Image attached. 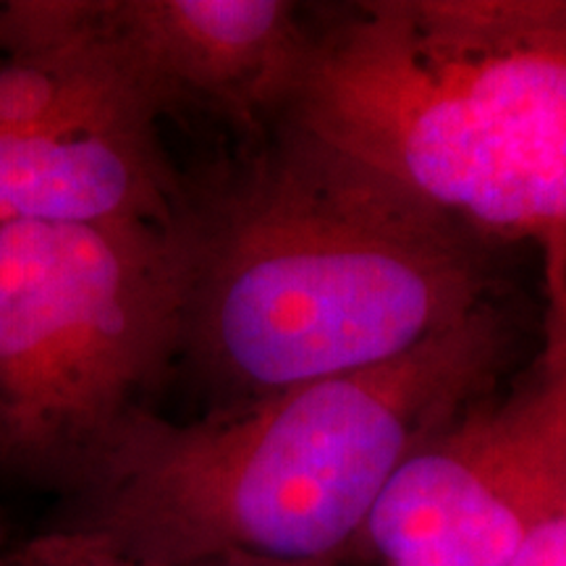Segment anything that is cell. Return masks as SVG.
Listing matches in <instances>:
<instances>
[{"instance_id": "cell-1", "label": "cell", "mask_w": 566, "mask_h": 566, "mask_svg": "<svg viewBox=\"0 0 566 566\" xmlns=\"http://www.w3.org/2000/svg\"><path fill=\"white\" fill-rule=\"evenodd\" d=\"M176 367L208 409L394 363L493 302L491 244L294 124L179 174Z\"/></svg>"}, {"instance_id": "cell-2", "label": "cell", "mask_w": 566, "mask_h": 566, "mask_svg": "<svg viewBox=\"0 0 566 566\" xmlns=\"http://www.w3.org/2000/svg\"><path fill=\"white\" fill-rule=\"evenodd\" d=\"M514 328L499 302L394 363L208 409H137L45 527L153 566L221 556L338 562L420 446L499 386Z\"/></svg>"}, {"instance_id": "cell-3", "label": "cell", "mask_w": 566, "mask_h": 566, "mask_svg": "<svg viewBox=\"0 0 566 566\" xmlns=\"http://www.w3.org/2000/svg\"><path fill=\"white\" fill-rule=\"evenodd\" d=\"M281 122L488 242H566V0L352 6Z\"/></svg>"}, {"instance_id": "cell-4", "label": "cell", "mask_w": 566, "mask_h": 566, "mask_svg": "<svg viewBox=\"0 0 566 566\" xmlns=\"http://www.w3.org/2000/svg\"><path fill=\"white\" fill-rule=\"evenodd\" d=\"M181 260L142 221L0 226V480L66 499L179 363Z\"/></svg>"}, {"instance_id": "cell-5", "label": "cell", "mask_w": 566, "mask_h": 566, "mask_svg": "<svg viewBox=\"0 0 566 566\" xmlns=\"http://www.w3.org/2000/svg\"><path fill=\"white\" fill-rule=\"evenodd\" d=\"M543 250V349L430 436L380 493L363 543L384 566H509L566 464V242Z\"/></svg>"}, {"instance_id": "cell-6", "label": "cell", "mask_w": 566, "mask_h": 566, "mask_svg": "<svg viewBox=\"0 0 566 566\" xmlns=\"http://www.w3.org/2000/svg\"><path fill=\"white\" fill-rule=\"evenodd\" d=\"M80 30L155 122L192 113L244 139L286 116L315 42L286 0H80Z\"/></svg>"}, {"instance_id": "cell-7", "label": "cell", "mask_w": 566, "mask_h": 566, "mask_svg": "<svg viewBox=\"0 0 566 566\" xmlns=\"http://www.w3.org/2000/svg\"><path fill=\"white\" fill-rule=\"evenodd\" d=\"M176 192L179 171L158 134L0 132V226H166Z\"/></svg>"}, {"instance_id": "cell-8", "label": "cell", "mask_w": 566, "mask_h": 566, "mask_svg": "<svg viewBox=\"0 0 566 566\" xmlns=\"http://www.w3.org/2000/svg\"><path fill=\"white\" fill-rule=\"evenodd\" d=\"M0 566H153L126 556L103 537L42 527L0 548Z\"/></svg>"}, {"instance_id": "cell-9", "label": "cell", "mask_w": 566, "mask_h": 566, "mask_svg": "<svg viewBox=\"0 0 566 566\" xmlns=\"http://www.w3.org/2000/svg\"><path fill=\"white\" fill-rule=\"evenodd\" d=\"M509 566H566V464L554 495Z\"/></svg>"}, {"instance_id": "cell-10", "label": "cell", "mask_w": 566, "mask_h": 566, "mask_svg": "<svg viewBox=\"0 0 566 566\" xmlns=\"http://www.w3.org/2000/svg\"><path fill=\"white\" fill-rule=\"evenodd\" d=\"M197 566H338V562H279V558H258V556H221L210 558Z\"/></svg>"}, {"instance_id": "cell-11", "label": "cell", "mask_w": 566, "mask_h": 566, "mask_svg": "<svg viewBox=\"0 0 566 566\" xmlns=\"http://www.w3.org/2000/svg\"><path fill=\"white\" fill-rule=\"evenodd\" d=\"M11 53V17H9V0L0 3V59H9Z\"/></svg>"}, {"instance_id": "cell-12", "label": "cell", "mask_w": 566, "mask_h": 566, "mask_svg": "<svg viewBox=\"0 0 566 566\" xmlns=\"http://www.w3.org/2000/svg\"><path fill=\"white\" fill-rule=\"evenodd\" d=\"M9 516H6V512H3V509H0V548H3L6 546V543H9L11 541V537H9Z\"/></svg>"}]
</instances>
